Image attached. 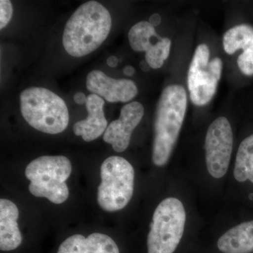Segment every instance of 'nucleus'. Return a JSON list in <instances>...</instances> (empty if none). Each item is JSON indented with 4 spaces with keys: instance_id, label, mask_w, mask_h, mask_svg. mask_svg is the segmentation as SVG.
Masks as SVG:
<instances>
[{
    "instance_id": "21",
    "label": "nucleus",
    "mask_w": 253,
    "mask_h": 253,
    "mask_svg": "<svg viewBox=\"0 0 253 253\" xmlns=\"http://www.w3.org/2000/svg\"><path fill=\"white\" fill-rule=\"evenodd\" d=\"M123 73L126 76L131 77V76H134V73H135V69L133 66H126V67L123 68Z\"/></svg>"
},
{
    "instance_id": "8",
    "label": "nucleus",
    "mask_w": 253,
    "mask_h": 253,
    "mask_svg": "<svg viewBox=\"0 0 253 253\" xmlns=\"http://www.w3.org/2000/svg\"><path fill=\"white\" fill-rule=\"evenodd\" d=\"M233 144L234 136L230 123L223 116L217 118L208 127L205 142L206 166L212 177L219 179L227 172Z\"/></svg>"
},
{
    "instance_id": "12",
    "label": "nucleus",
    "mask_w": 253,
    "mask_h": 253,
    "mask_svg": "<svg viewBox=\"0 0 253 253\" xmlns=\"http://www.w3.org/2000/svg\"><path fill=\"white\" fill-rule=\"evenodd\" d=\"M222 42L226 54L244 51L238 57V66L243 74L253 76V27L248 24L234 26L224 33Z\"/></svg>"
},
{
    "instance_id": "24",
    "label": "nucleus",
    "mask_w": 253,
    "mask_h": 253,
    "mask_svg": "<svg viewBox=\"0 0 253 253\" xmlns=\"http://www.w3.org/2000/svg\"><path fill=\"white\" fill-rule=\"evenodd\" d=\"M250 199H253V194H251V196H250Z\"/></svg>"
},
{
    "instance_id": "20",
    "label": "nucleus",
    "mask_w": 253,
    "mask_h": 253,
    "mask_svg": "<svg viewBox=\"0 0 253 253\" xmlns=\"http://www.w3.org/2000/svg\"><path fill=\"white\" fill-rule=\"evenodd\" d=\"M149 23L154 27L158 26L161 23V16L158 14L151 15L149 18Z\"/></svg>"
},
{
    "instance_id": "14",
    "label": "nucleus",
    "mask_w": 253,
    "mask_h": 253,
    "mask_svg": "<svg viewBox=\"0 0 253 253\" xmlns=\"http://www.w3.org/2000/svg\"><path fill=\"white\" fill-rule=\"evenodd\" d=\"M57 253H120V251L110 236L94 233L87 238L81 234L70 236L59 246Z\"/></svg>"
},
{
    "instance_id": "11",
    "label": "nucleus",
    "mask_w": 253,
    "mask_h": 253,
    "mask_svg": "<svg viewBox=\"0 0 253 253\" xmlns=\"http://www.w3.org/2000/svg\"><path fill=\"white\" fill-rule=\"evenodd\" d=\"M86 84L88 90L92 94L111 103L128 102L138 94L137 86L132 81L113 79L98 70H94L87 75Z\"/></svg>"
},
{
    "instance_id": "7",
    "label": "nucleus",
    "mask_w": 253,
    "mask_h": 253,
    "mask_svg": "<svg viewBox=\"0 0 253 253\" xmlns=\"http://www.w3.org/2000/svg\"><path fill=\"white\" fill-rule=\"evenodd\" d=\"M210 55L207 44H199L190 63L188 89L190 99L195 106H204L211 102L221 77L222 61L219 57L210 61Z\"/></svg>"
},
{
    "instance_id": "15",
    "label": "nucleus",
    "mask_w": 253,
    "mask_h": 253,
    "mask_svg": "<svg viewBox=\"0 0 253 253\" xmlns=\"http://www.w3.org/2000/svg\"><path fill=\"white\" fill-rule=\"evenodd\" d=\"M19 211L9 200H0V250L11 251L22 243V236L18 226Z\"/></svg>"
},
{
    "instance_id": "19",
    "label": "nucleus",
    "mask_w": 253,
    "mask_h": 253,
    "mask_svg": "<svg viewBox=\"0 0 253 253\" xmlns=\"http://www.w3.org/2000/svg\"><path fill=\"white\" fill-rule=\"evenodd\" d=\"M86 96L84 93L77 92L74 95V101L78 105L85 104L86 102Z\"/></svg>"
},
{
    "instance_id": "1",
    "label": "nucleus",
    "mask_w": 253,
    "mask_h": 253,
    "mask_svg": "<svg viewBox=\"0 0 253 253\" xmlns=\"http://www.w3.org/2000/svg\"><path fill=\"white\" fill-rule=\"evenodd\" d=\"M112 26L111 14L98 1L84 3L76 9L65 26L63 45L73 57L93 52L109 36Z\"/></svg>"
},
{
    "instance_id": "2",
    "label": "nucleus",
    "mask_w": 253,
    "mask_h": 253,
    "mask_svg": "<svg viewBox=\"0 0 253 253\" xmlns=\"http://www.w3.org/2000/svg\"><path fill=\"white\" fill-rule=\"evenodd\" d=\"M187 94L184 86L171 84L163 89L158 100L154 121L152 160L162 167L167 164L184 123Z\"/></svg>"
},
{
    "instance_id": "23",
    "label": "nucleus",
    "mask_w": 253,
    "mask_h": 253,
    "mask_svg": "<svg viewBox=\"0 0 253 253\" xmlns=\"http://www.w3.org/2000/svg\"><path fill=\"white\" fill-rule=\"evenodd\" d=\"M139 67H140L141 71H144V72H148V71H150V68H151L149 63L145 59L142 60L140 63H139Z\"/></svg>"
},
{
    "instance_id": "17",
    "label": "nucleus",
    "mask_w": 253,
    "mask_h": 253,
    "mask_svg": "<svg viewBox=\"0 0 253 253\" xmlns=\"http://www.w3.org/2000/svg\"><path fill=\"white\" fill-rule=\"evenodd\" d=\"M234 175L239 182L253 183V134L242 141L236 154Z\"/></svg>"
},
{
    "instance_id": "6",
    "label": "nucleus",
    "mask_w": 253,
    "mask_h": 253,
    "mask_svg": "<svg viewBox=\"0 0 253 253\" xmlns=\"http://www.w3.org/2000/svg\"><path fill=\"white\" fill-rule=\"evenodd\" d=\"M186 212L184 205L175 198L163 200L150 224L148 253H173L184 231Z\"/></svg>"
},
{
    "instance_id": "18",
    "label": "nucleus",
    "mask_w": 253,
    "mask_h": 253,
    "mask_svg": "<svg viewBox=\"0 0 253 253\" xmlns=\"http://www.w3.org/2000/svg\"><path fill=\"white\" fill-rule=\"evenodd\" d=\"M13 6L9 0L0 1V29L7 26L13 16Z\"/></svg>"
},
{
    "instance_id": "4",
    "label": "nucleus",
    "mask_w": 253,
    "mask_h": 253,
    "mask_svg": "<svg viewBox=\"0 0 253 253\" xmlns=\"http://www.w3.org/2000/svg\"><path fill=\"white\" fill-rule=\"evenodd\" d=\"M72 171L71 161L63 156H44L33 160L25 170L31 181L29 191L38 198H46L54 204L68 199L69 189L66 180Z\"/></svg>"
},
{
    "instance_id": "16",
    "label": "nucleus",
    "mask_w": 253,
    "mask_h": 253,
    "mask_svg": "<svg viewBox=\"0 0 253 253\" xmlns=\"http://www.w3.org/2000/svg\"><path fill=\"white\" fill-rule=\"evenodd\" d=\"M217 247L224 253H249L253 251V220L231 228L217 241Z\"/></svg>"
},
{
    "instance_id": "22",
    "label": "nucleus",
    "mask_w": 253,
    "mask_h": 253,
    "mask_svg": "<svg viewBox=\"0 0 253 253\" xmlns=\"http://www.w3.org/2000/svg\"><path fill=\"white\" fill-rule=\"evenodd\" d=\"M118 62H119V60H118V58L116 57V56H111L108 58L107 64L109 65L110 67H116V66H117Z\"/></svg>"
},
{
    "instance_id": "10",
    "label": "nucleus",
    "mask_w": 253,
    "mask_h": 253,
    "mask_svg": "<svg viewBox=\"0 0 253 253\" xmlns=\"http://www.w3.org/2000/svg\"><path fill=\"white\" fill-rule=\"evenodd\" d=\"M144 114L143 105L133 101L123 106L120 118L110 123L103 139L112 145L113 150L122 153L129 146L133 131L141 122Z\"/></svg>"
},
{
    "instance_id": "13",
    "label": "nucleus",
    "mask_w": 253,
    "mask_h": 253,
    "mask_svg": "<svg viewBox=\"0 0 253 253\" xmlns=\"http://www.w3.org/2000/svg\"><path fill=\"white\" fill-rule=\"evenodd\" d=\"M104 100L98 95L91 94L87 96L85 104L87 118L75 123L73 131L76 136H81L83 140L90 142L104 134L108 127L104 111Z\"/></svg>"
},
{
    "instance_id": "5",
    "label": "nucleus",
    "mask_w": 253,
    "mask_h": 253,
    "mask_svg": "<svg viewBox=\"0 0 253 253\" xmlns=\"http://www.w3.org/2000/svg\"><path fill=\"white\" fill-rule=\"evenodd\" d=\"M101 182L97 201L107 212L126 208L134 193V170L129 161L120 156L106 158L101 166Z\"/></svg>"
},
{
    "instance_id": "9",
    "label": "nucleus",
    "mask_w": 253,
    "mask_h": 253,
    "mask_svg": "<svg viewBox=\"0 0 253 253\" xmlns=\"http://www.w3.org/2000/svg\"><path fill=\"white\" fill-rule=\"evenodd\" d=\"M158 36L154 26L149 21L136 23L128 33L131 49L135 51H145V60L153 69L162 67L165 61L169 57L172 44L168 38H161L157 42L152 44L153 40Z\"/></svg>"
},
{
    "instance_id": "3",
    "label": "nucleus",
    "mask_w": 253,
    "mask_h": 253,
    "mask_svg": "<svg viewBox=\"0 0 253 253\" xmlns=\"http://www.w3.org/2000/svg\"><path fill=\"white\" fill-rule=\"evenodd\" d=\"M23 118L34 129L56 134L62 132L69 123L66 102L53 91L44 87L28 88L20 94Z\"/></svg>"
}]
</instances>
